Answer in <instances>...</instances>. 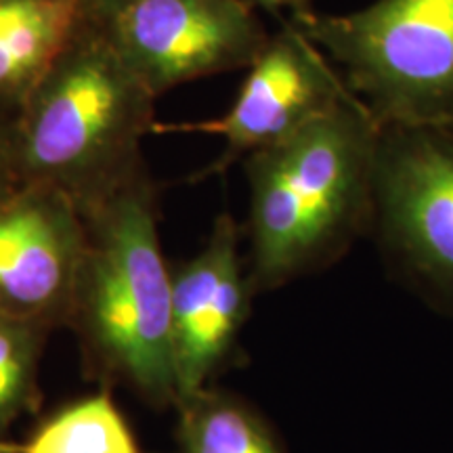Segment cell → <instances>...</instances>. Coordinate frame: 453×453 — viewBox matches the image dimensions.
Segmentation results:
<instances>
[{
  "mask_svg": "<svg viewBox=\"0 0 453 453\" xmlns=\"http://www.w3.org/2000/svg\"><path fill=\"white\" fill-rule=\"evenodd\" d=\"M11 127L7 122L0 120V202L9 197L19 185L17 180L13 160H11V141H9Z\"/></svg>",
  "mask_w": 453,
  "mask_h": 453,
  "instance_id": "obj_14",
  "label": "cell"
},
{
  "mask_svg": "<svg viewBox=\"0 0 453 453\" xmlns=\"http://www.w3.org/2000/svg\"><path fill=\"white\" fill-rule=\"evenodd\" d=\"M97 19L156 97L197 78L248 70L271 36L246 0H127Z\"/></svg>",
  "mask_w": 453,
  "mask_h": 453,
  "instance_id": "obj_5",
  "label": "cell"
},
{
  "mask_svg": "<svg viewBox=\"0 0 453 453\" xmlns=\"http://www.w3.org/2000/svg\"><path fill=\"white\" fill-rule=\"evenodd\" d=\"M81 3L84 4V9H87L90 15L101 17V15H107L116 7H120V4L127 3V0H81Z\"/></svg>",
  "mask_w": 453,
  "mask_h": 453,
  "instance_id": "obj_16",
  "label": "cell"
},
{
  "mask_svg": "<svg viewBox=\"0 0 453 453\" xmlns=\"http://www.w3.org/2000/svg\"><path fill=\"white\" fill-rule=\"evenodd\" d=\"M350 90L313 42L286 21L260 50L231 110L220 118L187 124H154L151 133H206L225 139V150L196 180L223 173L243 156L267 147L326 116Z\"/></svg>",
  "mask_w": 453,
  "mask_h": 453,
  "instance_id": "obj_7",
  "label": "cell"
},
{
  "mask_svg": "<svg viewBox=\"0 0 453 453\" xmlns=\"http://www.w3.org/2000/svg\"><path fill=\"white\" fill-rule=\"evenodd\" d=\"M240 237L235 219L219 214L202 250L173 271L170 342L177 403L206 388L248 315L254 292Z\"/></svg>",
  "mask_w": 453,
  "mask_h": 453,
  "instance_id": "obj_9",
  "label": "cell"
},
{
  "mask_svg": "<svg viewBox=\"0 0 453 453\" xmlns=\"http://www.w3.org/2000/svg\"><path fill=\"white\" fill-rule=\"evenodd\" d=\"M87 15L81 0H0V120L11 127Z\"/></svg>",
  "mask_w": 453,
  "mask_h": 453,
  "instance_id": "obj_10",
  "label": "cell"
},
{
  "mask_svg": "<svg viewBox=\"0 0 453 453\" xmlns=\"http://www.w3.org/2000/svg\"><path fill=\"white\" fill-rule=\"evenodd\" d=\"M177 410L180 453H283L263 418L235 396L206 387Z\"/></svg>",
  "mask_w": 453,
  "mask_h": 453,
  "instance_id": "obj_11",
  "label": "cell"
},
{
  "mask_svg": "<svg viewBox=\"0 0 453 453\" xmlns=\"http://www.w3.org/2000/svg\"><path fill=\"white\" fill-rule=\"evenodd\" d=\"M82 217L87 254L67 327L76 332L87 370L157 410L177 407L173 271L162 257L157 196L147 166Z\"/></svg>",
  "mask_w": 453,
  "mask_h": 453,
  "instance_id": "obj_3",
  "label": "cell"
},
{
  "mask_svg": "<svg viewBox=\"0 0 453 453\" xmlns=\"http://www.w3.org/2000/svg\"><path fill=\"white\" fill-rule=\"evenodd\" d=\"M49 332L0 315V441L38 403V361Z\"/></svg>",
  "mask_w": 453,
  "mask_h": 453,
  "instance_id": "obj_13",
  "label": "cell"
},
{
  "mask_svg": "<svg viewBox=\"0 0 453 453\" xmlns=\"http://www.w3.org/2000/svg\"><path fill=\"white\" fill-rule=\"evenodd\" d=\"M373 220L411 273L453 292V124L380 128Z\"/></svg>",
  "mask_w": 453,
  "mask_h": 453,
  "instance_id": "obj_6",
  "label": "cell"
},
{
  "mask_svg": "<svg viewBox=\"0 0 453 453\" xmlns=\"http://www.w3.org/2000/svg\"><path fill=\"white\" fill-rule=\"evenodd\" d=\"M248 4H252L254 9H263L273 13L275 17H283L290 19L294 15L307 13L313 7H311V0H246Z\"/></svg>",
  "mask_w": 453,
  "mask_h": 453,
  "instance_id": "obj_15",
  "label": "cell"
},
{
  "mask_svg": "<svg viewBox=\"0 0 453 453\" xmlns=\"http://www.w3.org/2000/svg\"><path fill=\"white\" fill-rule=\"evenodd\" d=\"M380 127L453 124V0H376L290 17Z\"/></svg>",
  "mask_w": 453,
  "mask_h": 453,
  "instance_id": "obj_4",
  "label": "cell"
},
{
  "mask_svg": "<svg viewBox=\"0 0 453 453\" xmlns=\"http://www.w3.org/2000/svg\"><path fill=\"white\" fill-rule=\"evenodd\" d=\"M380 124L355 95L286 139L246 156L252 292L338 258L373 220Z\"/></svg>",
  "mask_w": 453,
  "mask_h": 453,
  "instance_id": "obj_1",
  "label": "cell"
},
{
  "mask_svg": "<svg viewBox=\"0 0 453 453\" xmlns=\"http://www.w3.org/2000/svg\"><path fill=\"white\" fill-rule=\"evenodd\" d=\"M156 99L88 13L11 122L19 185L61 191L82 212L105 200L145 168Z\"/></svg>",
  "mask_w": 453,
  "mask_h": 453,
  "instance_id": "obj_2",
  "label": "cell"
},
{
  "mask_svg": "<svg viewBox=\"0 0 453 453\" xmlns=\"http://www.w3.org/2000/svg\"><path fill=\"white\" fill-rule=\"evenodd\" d=\"M84 254L87 223L73 200L17 187L0 202V315L44 332L70 326Z\"/></svg>",
  "mask_w": 453,
  "mask_h": 453,
  "instance_id": "obj_8",
  "label": "cell"
},
{
  "mask_svg": "<svg viewBox=\"0 0 453 453\" xmlns=\"http://www.w3.org/2000/svg\"><path fill=\"white\" fill-rule=\"evenodd\" d=\"M0 453H141L110 390L73 401L26 443L0 441Z\"/></svg>",
  "mask_w": 453,
  "mask_h": 453,
  "instance_id": "obj_12",
  "label": "cell"
}]
</instances>
